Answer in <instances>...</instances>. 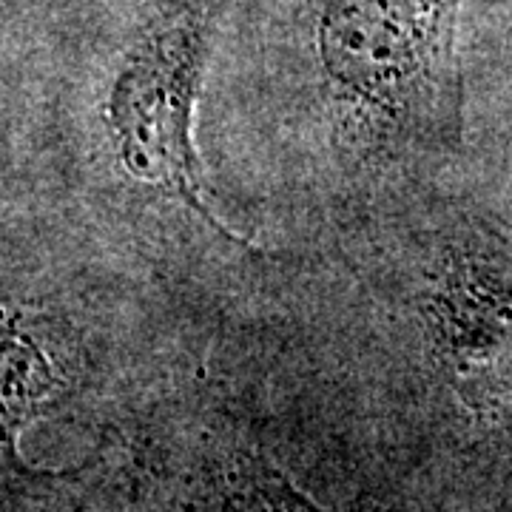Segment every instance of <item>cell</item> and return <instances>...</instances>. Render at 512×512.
<instances>
[{"mask_svg": "<svg viewBox=\"0 0 512 512\" xmlns=\"http://www.w3.org/2000/svg\"><path fill=\"white\" fill-rule=\"evenodd\" d=\"M461 3L302 0L319 89L353 146L393 151L456 140Z\"/></svg>", "mask_w": 512, "mask_h": 512, "instance_id": "obj_1", "label": "cell"}, {"mask_svg": "<svg viewBox=\"0 0 512 512\" xmlns=\"http://www.w3.org/2000/svg\"><path fill=\"white\" fill-rule=\"evenodd\" d=\"M234 0H154L106 80L103 137L134 185L160 191L220 239L245 245L202 197L194 109Z\"/></svg>", "mask_w": 512, "mask_h": 512, "instance_id": "obj_2", "label": "cell"}, {"mask_svg": "<svg viewBox=\"0 0 512 512\" xmlns=\"http://www.w3.org/2000/svg\"><path fill=\"white\" fill-rule=\"evenodd\" d=\"M424 322L444 382L470 407L512 384V285L481 254L441 251L424 288Z\"/></svg>", "mask_w": 512, "mask_h": 512, "instance_id": "obj_3", "label": "cell"}]
</instances>
